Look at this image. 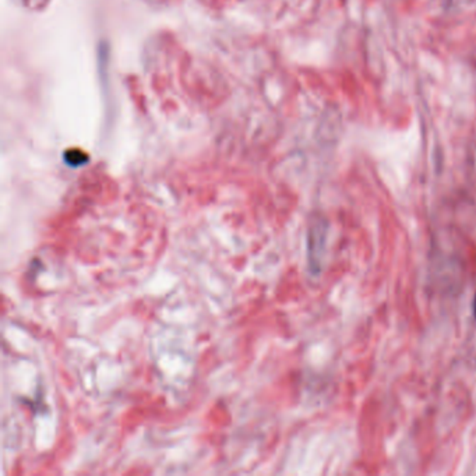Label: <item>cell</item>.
<instances>
[{"mask_svg": "<svg viewBox=\"0 0 476 476\" xmlns=\"http://www.w3.org/2000/svg\"><path fill=\"white\" fill-rule=\"evenodd\" d=\"M328 225L325 219H315L308 232V265L310 274L318 275L323 268V260L327 246Z\"/></svg>", "mask_w": 476, "mask_h": 476, "instance_id": "1", "label": "cell"}, {"mask_svg": "<svg viewBox=\"0 0 476 476\" xmlns=\"http://www.w3.org/2000/svg\"><path fill=\"white\" fill-rule=\"evenodd\" d=\"M63 159H64V163L69 165L70 168H80L90 161V157L79 149H70L64 151Z\"/></svg>", "mask_w": 476, "mask_h": 476, "instance_id": "2", "label": "cell"}, {"mask_svg": "<svg viewBox=\"0 0 476 476\" xmlns=\"http://www.w3.org/2000/svg\"><path fill=\"white\" fill-rule=\"evenodd\" d=\"M472 313H474V318H475L476 321V295L474 296V301H472Z\"/></svg>", "mask_w": 476, "mask_h": 476, "instance_id": "3", "label": "cell"}]
</instances>
